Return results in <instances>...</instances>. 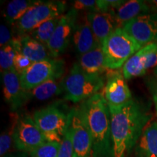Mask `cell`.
<instances>
[{
  "label": "cell",
  "instance_id": "1",
  "mask_svg": "<svg viewBox=\"0 0 157 157\" xmlns=\"http://www.w3.org/2000/svg\"><path fill=\"white\" fill-rule=\"evenodd\" d=\"M113 157H126L149 124L151 113L142 102L130 100L119 107H109Z\"/></svg>",
  "mask_w": 157,
  "mask_h": 157
},
{
  "label": "cell",
  "instance_id": "2",
  "mask_svg": "<svg viewBox=\"0 0 157 157\" xmlns=\"http://www.w3.org/2000/svg\"><path fill=\"white\" fill-rule=\"evenodd\" d=\"M93 140L92 157H113L109 106L103 93H98L80 104Z\"/></svg>",
  "mask_w": 157,
  "mask_h": 157
},
{
  "label": "cell",
  "instance_id": "3",
  "mask_svg": "<svg viewBox=\"0 0 157 157\" xmlns=\"http://www.w3.org/2000/svg\"><path fill=\"white\" fill-rule=\"evenodd\" d=\"M104 86L105 79L103 76L86 73L76 63L63 78L64 98L73 103L84 101L100 93Z\"/></svg>",
  "mask_w": 157,
  "mask_h": 157
},
{
  "label": "cell",
  "instance_id": "4",
  "mask_svg": "<svg viewBox=\"0 0 157 157\" xmlns=\"http://www.w3.org/2000/svg\"><path fill=\"white\" fill-rule=\"evenodd\" d=\"M103 49L107 69L117 70L142 47L123 28L119 27L105 39Z\"/></svg>",
  "mask_w": 157,
  "mask_h": 157
},
{
  "label": "cell",
  "instance_id": "5",
  "mask_svg": "<svg viewBox=\"0 0 157 157\" xmlns=\"http://www.w3.org/2000/svg\"><path fill=\"white\" fill-rule=\"evenodd\" d=\"M33 119L48 142L61 143L69 127L71 113L55 104L37 110Z\"/></svg>",
  "mask_w": 157,
  "mask_h": 157
},
{
  "label": "cell",
  "instance_id": "6",
  "mask_svg": "<svg viewBox=\"0 0 157 157\" xmlns=\"http://www.w3.org/2000/svg\"><path fill=\"white\" fill-rule=\"evenodd\" d=\"M66 6V2L63 1H41L31 7L16 23L20 37L29 34L31 31L49 20L62 16Z\"/></svg>",
  "mask_w": 157,
  "mask_h": 157
},
{
  "label": "cell",
  "instance_id": "7",
  "mask_svg": "<svg viewBox=\"0 0 157 157\" xmlns=\"http://www.w3.org/2000/svg\"><path fill=\"white\" fill-rule=\"evenodd\" d=\"M64 64L63 60L54 58L34 63L20 75L23 88L30 90L52 78H62Z\"/></svg>",
  "mask_w": 157,
  "mask_h": 157
},
{
  "label": "cell",
  "instance_id": "8",
  "mask_svg": "<svg viewBox=\"0 0 157 157\" xmlns=\"http://www.w3.org/2000/svg\"><path fill=\"white\" fill-rule=\"evenodd\" d=\"M46 142V139L33 117L29 114L18 117L13 135V143L20 152L29 154Z\"/></svg>",
  "mask_w": 157,
  "mask_h": 157
},
{
  "label": "cell",
  "instance_id": "9",
  "mask_svg": "<svg viewBox=\"0 0 157 157\" xmlns=\"http://www.w3.org/2000/svg\"><path fill=\"white\" fill-rule=\"evenodd\" d=\"M70 113L73 157H92L93 140L82 112L78 107L71 110Z\"/></svg>",
  "mask_w": 157,
  "mask_h": 157
},
{
  "label": "cell",
  "instance_id": "10",
  "mask_svg": "<svg viewBox=\"0 0 157 157\" xmlns=\"http://www.w3.org/2000/svg\"><path fill=\"white\" fill-rule=\"evenodd\" d=\"M77 16L78 11L71 8L66 15L60 17L52 38L47 44L53 58L56 59L63 53L69 45L76 25Z\"/></svg>",
  "mask_w": 157,
  "mask_h": 157
},
{
  "label": "cell",
  "instance_id": "11",
  "mask_svg": "<svg viewBox=\"0 0 157 157\" xmlns=\"http://www.w3.org/2000/svg\"><path fill=\"white\" fill-rule=\"evenodd\" d=\"M122 28L142 48L151 43H157V13L137 17Z\"/></svg>",
  "mask_w": 157,
  "mask_h": 157
},
{
  "label": "cell",
  "instance_id": "12",
  "mask_svg": "<svg viewBox=\"0 0 157 157\" xmlns=\"http://www.w3.org/2000/svg\"><path fill=\"white\" fill-rule=\"evenodd\" d=\"M4 98L12 111H16L29 101L27 90L21 84L20 75L15 69L2 73Z\"/></svg>",
  "mask_w": 157,
  "mask_h": 157
},
{
  "label": "cell",
  "instance_id": "13",
  "mask_svg": "<svg viewBox=\"0 0 157 157\" xmlns=\"http://www.w3.org/2000/svg\"><path fill=\"white\" fill-rule=\"evenodd\" d=\"M103 94L109 107L121 106L132 99L123 74L118 71L108 76Z\"/></svg>",
  "mask_w": 157,
  "mask_h": 157
},
{
  "label": "cell",
  "instance_id": "14",
  "mask_svg": "<svg viewBox=\"0 0 157 157\" xmlns=\"http://www.w3.org/2000/svg\"><path fill=\"white\" fill-rule=\"evenodd\" d=\"M87 17L91 28L100 44H103L105 39L119 28L115 10L109 12H90Z\"/></svg>",
  "mask_w": 157,
  "mask_h": 157
},
{
  "label": "cell",
  "instance_id": "15",
  "mask_svg": "<svg viewBox=\"0 0 157 157\" xmlns=\"http://www.w3.org/2000/svg\"><path fill=\"white\" fill-rule=\"evenodd\" d=\"M72 39L76 52L79 56L101 45L94 35L87 15L84 17L82 23L76 25Z\"/></svg>",
  "mask_w": 157,
  "mask_h": 157
},
{
  "label": "cell",
  "instance_id": "16",
  "mask_svg": "<svg viewBox=\"0 0 157 157\" xmlns=\"http://www.w3.org/2000/svg\"><path fill=\"white\" fill-rule=\"evenodd\" d=\"M148 13H151V10L148 2L141 0L126 2L115 10L116 19L118 25L121 28L137 17Z\"/></svg>",
  "mask_w": 157,
  "mask_h": 157
},
{
  "label": "cell",
  "instance_id": "17",
  "mask_svg": "<svg viewBox=\"0 0 157 157\" xmlns=\"http://www.w3.org/2000/svg\"><path fill=\"white\" fill-rule=\"evenodd\" d=\"M78 63L86 73L101 75L107 69L103 46L99 45L80 56Z\"/></svg>",
  "mask_w": 157,
  "mask_h": 157
},
{
  "label": "cell",
  "instance_id": "18",
  "mask_svg": "<svg viewBox=\"0 0 157 157\" xmlns=\"http://www.w3.org/2000/svg\"><path fill=\"white\" fill-rule=\"evenodd\" d=\"M136 154L139 157H157V121L147 124L137 141Z\"/></svg>",
  "mask_w": 157,
  "mask_h": 157
},
{
  "label": "cell",
  "instance_id": "19",
  "mask_svg": "<svg viewBox=\"0 0 157 157\" xmlns=\"http://www.w3.org/2000/svg\"><path fill=\"white\" fill-rule=\"evenodd\" d=\"M21 51L32 62H39L52 59L48 47L33 39L29 35L19 37ZM55 59V58H54Z\"/></svg>",
  "mask_w": 157,
  "mask_h": 157
},
{
  "label": "cell",
  "instance_id": "20",
  "mask_svg": "<svg viewBox=\"0 0 157 157\" xmlns=\"http://www.w3.org/2000/svg\"><path fill=\"white\" fill-rule=\"evenodd\" d=\"M153 43L143 47L140 50L125 63L122 68V74L125 79L144 75L146 73V63L147 56L151 50Z\"/></svg>",
  "mask_w": 157,
  "mask_h": 157
},
{
  "label": "cell",
  "instance_id": "21",
  "mask_svg": "<svg viewBox=\"0 0 157 157\" xmlns=\"http://www.w3.org/2000/svg\"><path fill=\"white\" fill-rule=\"evenodd\" d=\"M61 78H52L33 89L27 90L29 100L34 98L39 101H46L63 93V79Z\"/></svg>",
  "mask_w": 157,
  "mask_h": 157
},
{
  "label": "cell",
  "instance_id": "22",
  "mask_svg": "<svg viewBox=\"0 0 157 157\" xmlns=\"http://www.w3.org/2000/svg\"><path fill=\"white\" fill-rule=\"evenodd\" d=\"M40 0H13L6 6L4 17L8 24L17 23L31 7L38 5Z\"/></svg>",
  "mask_w": 157,
  "mask_h": 157
},
{
  "label": "cell",
  "instance_id": "23",
  "mask_svg": "<svg viewBox=\"0 0 157 157\" xmlns=\"http://www.w3.org/2000/svg\"><path fill=\"white\" fill-rule=\"evenodd\" d=\"M60 17L49 20L46 22L43 23L37 28L31 31L28 35L47 46L48 42L54 34Z\"/></svg>",
  "mask_w": 157,
  "mask_h": 157
},
{
  "label": "cell",
  "instance_id": "24",
  "mask_svg": "<svg viewBox=\"0 0 157 157\" xmlns=\"http://www.w3.org/2000/svg\"><path fill=\"white\" fill-rule=\"evenodd\" d=\"M15 53H16V50H15L13 39L8 44L1 48V50H0V67H1L2 73L14 69L13 63H14Z\"/></svg>",
  "mask_w": 157,
  "mask_h": 157
},
{
  "label": "cell",
  "instance_id": "25",
  "mask_svg": "<svg viewBox=\"0 0 157 157\" xmlns=\"http://www.w3.org/2000/svg\"><path fill=\"white\" fill-rule=\"evenodd\" d=\"M13 42H14L15 50H16V53H15L14 63H13V68L19 75H21L23 71H25L27 68L34 63L31 60L26 58L21 51V43L18 38L13 39Z\"/></svg>",
  "mask_w": 157,
  "mask_h": 157
},
{
  "label": "cell",
  "instance_id": "26",
  "mask_svg": "<svg viewBox=\"0 0 157 157\" xmlns=\"http://www.w3.org/2000/svg\"><path fill=\"white\" fill-rule=\"evenodd\" d=\"M17 118L18 117L15 116L10 126L8 127L7 130L2 133L1 137H0V155H1V157H3L6 154H7V152L10 149L12 143L13 142V135H14Z\"/></svg>",
  "mask_w": 157,
  "mask_h": 157
},
{
  "label": "cell",
  "instance_id": "27",
  "mask_svg": "<svg viewBox=\"0 0 157 157\" xmlns=\"http://www.w3.org/2000/svg\"><path fill=\"white\" fill-rule=\"evenodd\" d=\"M61 143L48 142L29 154V157H58Z\"/></svg>",
  "mask_w": 157,
  "mask_h": 157
},
{
  "label": "cell",
  "instance_id": "28",
  "mask_svg": "<svg viewBox=\"0 0 157 157\" xmlns=\"http://www.w3.org/2000/svg\"><path fill=\"white\" fill-rule=\"evenodd\" d=\"M73 145L71 140V132L68 127V131L60 144L58 157H73Z\"/></svg>",
  "mask_w": 157,
  "mask_h": 157
},
{
  "label": "cell",
  "instance_id": "29",
  "mask_svg": "<svg viewBox=\"0 0 157 157\" xmlns=\"http://www.w3.org/2000/svg\"><path fill=\"white\" fill-rule=\"evenodd\" d=\"M73 8L76 11L88 10L90 12H99L98 1L95 0H76L74 2Z\"/></svg>",
  "mask_w": 157,
  "mask_h": 157
},
{
  "label": "cell",
  "instance_id": "30",
  "mask_svg": "<svg viewBox=\"0 0 157 157\" xmlns=\"http://www.w3.org/2000/svg\"><path fill=\"white\" fill-rule=\"evenodd\" d=\"M13 35L9 27L5 24H2L0 27V45L1 48L10 43L13 39Z\"/></svg>",
  "mask_w": 157,
  "mask_h": 157
},
{
  "label": "cell",
  "instance_id": "31",
  "mask_svg": "<svg viewBox=\"0 0 157 157\" xmlns=\"http://www.w3.org/2000/svg\"><path fill=\"white\" fill-rule=\"evenodd\" d=\"M146 85L151 94L157 115V78L151 76V77L147 78Z\"/></svg>",
  "mask_w": 157,
  "mask_h": 157
},
{
  "label": "cell",
  "instance_id": "32",
  "mask_svg": "<svg viewBox=\"0 0 157 157\" xmlns=\"http://www.w3.org/2000/svg\"><path fill=\"white\" fill-rule=\"evenodd\" d=\"M147 2L150 7L151 13H157V0L147 1Z\"/></svg>",
  "mask_w": 157,
  "mask_h": 157
},
{
  "label": "cell",
  "instance_id": "33",
  "mask_svg": "<svg viewBox=\"0 0 157 157\" xmlns=\"http://www.w3.org/2000/svg\"><path fill=\"white\" fill-rule=\"evenodd\" d=\"M13 157H29L28 154L26 153H23V152H19L17 154H13Z\"/></svg>",
  "mask_w": 157,
  "mask_h": 157
},
{
  "label": "cell",
  "instance_id": "34",
  "mask_svg": "<svg viewBox=\"0 0 157 157\" xmlns=\"http://www.w3.org/2000/svg\"><path fill=\"white\" fill-rule=\"evenodd\" d=\"M13 154H6L5 156H4L3 157H13Z\"/></svg>",
  "mask_w": 157,
  "mask_h": 157
},
{
  "label": "cell",
  "instance_id": "35",
  "mask_svg": "<svg viewBox=\"0 0 157 157\" xmlns=\"http://www.w3.org/2000/svg\"><path fill=\"white\" fill-rule=\"evenodd\" d=\"M155 74H156V75L157 76V66H156V69H155Z\"/></svg>",
  "mask_w": 157,
  "mask_h": 157
},
{
  "label": "cell",
  "instance_id": "36",
  "mask_svg": "<svg viewBox=\"0 0 157 157\" xmlns=\"http://www.w3.org/2000/svg\"></svg>",
  "mask_w": 157,
  "mask_h": 157
}]
</instances>
